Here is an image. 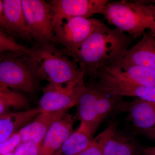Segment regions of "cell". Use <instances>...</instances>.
I'll use <instances>...</instances> for the list:
<instances>
[{"instance_id":"6da1fadb","label":"cell","mask_w":155,"mask_h":155,"mask_svg":"<svg viewBox=\"0 0 155 155\" xmlns=\"http://www.w3.org/2000/svg\"><path fill=\"white\" fill-rule=\"evenodd\" d=\"M134 39L117 28H111L99 21L94 31L70 57L84 77L95 78L99 70L122 59Z\"/></svg>"},{"instance_id":"7a4b0ae2","label":"cell","mask_w":155,"mask_h":155,"mask_svg":"<svg viewBox=\"0 0 155 155\" xmlns=\"http://www.w3.org/2000/svg\"><path fill=\"white\" fill-rule=\"evenodd\" d=\"M31 56L35 72L39 81L63 85L84 82V75L78 65L67 54L53 44L37 45Z\"/></svg>"},{"instance_id":"3957f363","label":"cell","mask_w":155,"mask_h":155,"mask_svg":"<svg viewBox=\"0 0 155 155\" xmlns=\"http://www.w3.org/2000/svg\"><path fill=\"white\" fill-rule=\"evenodd\" d=\"M155 5L140 1L127 0L110 2L105 5L101 14L109 24L134 38L150 30L154 25Z\"/></svg>"},{"instance_id":"277c9868","label":"cell","mask_w":155,"mask_h":155,"mask_svg":"<svg viewBox=\"0 0 155 155\" xmlns=\"http://www.w3.org/2000/svg\"><path fill=\"white\" fill-rule=\"evenodd\" d=\"M31 57L23 53H0V84L18 92L32 94L38 87Z\"/></svg>"},{"instance_id":"5b68a950","label":"cell","mask_w":155,"mask_h":155,"mask_svg":"<svg viewBox=\"0 0 155 155\" xmlns=\"http://www.w3.org/2000/svg\"><path fill=\"white\" fill-rule=\"evenodd\" d=\"M28 31L37 45L58 42L54 26V13L48 2L22 0Z\"/></svg>"},{"instance_id":"8992f818","label":"cell","mask_w":155,"mask_h":155,"mask_svg":"<svg viewBox=\"0 0 155 155\" xmlns=\"http://www.w3.org/2000/svg\"><path fill=\"white\" fill-rule=\"evenodd\" d=\"M99 21L94 18L74 17L54 23L57 41L65 48L64 52L70 57L74 54L92 33Z\"/></svg>"},{"instance_id":"52a82bcc","label":"cell","mask_w":155,"mask_h":155,"mask_svg":"<svg viewBox=\"0 0 155 155\" xmlns=\"http://www.w3.org/2000/svg\"><path fill=\"white\" fill-rule=\"evenodd\" d=\"M84 82L71 83L63 85L49 83L42 89L39 102L41 113L68 110L77 105L81 89Z\"/></svg>"},{"instance_id":"ba28073f","label":"cell","mask_w":155,"mask_h":155,"mask_svg":"<svg viewBox=\"0 0 155 155\" xmlns=\"http://www.w3.org/2000/svg\"><path fill=\"white\" fill-rule=\"evenodd\" d=\"M99 145L103 155H140L142 148L129 136L122 133L114 123L94 139Z\"/></svg>"},{"instance_id":"9c48e42d","label":"cell","mask_w":155,"mask_h":155,"mask_svg":"<svg viewBox=\"0 0 155 155\" xmlns=\"http://www.w3.org/2000/svg\"><path fill=\"white\" fill-rule=\"evenodd\" d=\"M108 0H51L48 2L54 13V24L66 18H89L101 14Z\"/></svg>"},{"instance_id":"30bf717a","label":"cell","mask_w":155,"mask_h":155,"mask_svg":"<svg viewBox=\"0 0 155 155\" xmlns=\"http://www.w3.org/2000/svg\"><path fill=\"white\" fill-rule=\"evenodd\" d=\"M95 78L101 89L116 96L134 97L155 103V87L137 85L111 77L99 71Z\"/></svg>"},{"instance_id":"8fae6325","label":"cell","mask_w":155,"mask_h":155,"mask_svg":"<svg viewBox=\"0 0 155 155\" xmlns=\"http://www.w3.org/2000/svg\"><path fill=\"white\" fill-rule=\"evenodd\" d=\"M74 118L68 113L54 122L43 140L39 155H53L73 132Z\"/></svg>"},{"instance_id":"7c38bea8","label":"cell","mask_w":155,"mask_h":155,"mask_svg":"<svg viewBox=\"0 0 155 155\" xmlns=\"http://www.w3.org/2000/svg\"><path fill=\"white\" fill-rule=\"evenodd\" d=\"M97 87L94 81L81 86L77 105L76 117L91 128L94 134L102 121L98 115L96 105Z\"/></svg>"},{"instance_id":"4fadbf2b","label":"cell","mask_w":155,"mask_h":155,"mask_svg":"<svg viewBox=\"0 0 155 155\" xmlns=\"http://www.w3.org/2000/svg\"><path fill=\"white\" fill-rule=\"evenodd\" d=\"M142 36L116 64L137 65L155 72V38L150 33H143Z\"/></svg>"},{"instance_id":"5bb4252c","label":"cell","mask_w":155,"mask_h":155,"mask_svg":"<svg viewBox=\"0 0 155 155\" xmlns=\"http://www.w3.org/2000/svg\"><path fill=\"white\" fill-rule=\"evenodd\" d=\"M111 77L137 85L155 87V72L137 65L116 64L99 70Z\"/></svg>"},{"instance_id":"9a60e30c","label":"cell","mask_w":155,"mask_h":155,"mask_svg":"<svg viewBox=\"0 0 155 155\" xmlns=\"http://www.w3.org/2000/svg\"><path fill=\"white\" fill-rule=\"evenodd\" d=\"M68 112V110H61L44 112L39 114L32 122L18 131L21 143H41L48 130L54 122Z\"/></svg>"},{"instance_id":"2e32d148","label":"cell","mask_w":155,"mask_h":155,"mask_svg":"<svg viewBox=\"0 0 155 155\" xmlns=\"http://www.w3.org/2000/svg\"><path fill=\"white\" fill-rule=\"evenodd\" d=\"M127 118L140 133L155 126V103L135 98L127 102Z\"/></svg>"},{"instance_id":"e0dca14e","label":"cell","mask_w":155,"mask_h":155,"mask_svg":"<svg viewBox=\"0 0 155 155\" xmlns=\"http://www.w3.org/2000/svg\"><path fill=\"white\" fill-rule=\"evenodd\" d=\"M40 111L37 107L16 113H9L0 119V143L6 141L34 119Z\"/></svg>"},{"instance_id":"ac0fdd59","label":"cell","mask_w":155,"mask_h":155,"mask_svg":"<svg viewBox=\"0 0 155 155\" xmlns=\"http://www.w3.org/2000/svg\"><path fill=\"white\" fill-rule=\"evenodd\" d=\"M4 12L13 33L23 38L31 39L23 11L22 0H3Z\"/></svg>"},{"instance_id":"d6986e66","label":"cell","mask_w":155,"mask_h":155,"mask_svg":"<svg viewBox=\"0 0 155 155\" xmlns=\"http://www.w3.org/2000/svg\"><path fill=\"white\" fill-rule=\"evenodd\" d=\"M94 135L90 126L81 122L78 128L69 136L61 147V155H76L84 150L92 143Z\"/></svg>"},{"instance_id":"ffe728a7","label":"cell","mask_w":155,"mask_h":155,"mask_svg":"<svg viewBox=\"0 0 155 155\" xmlns=\"http://www.w3.org/2000/svg\"><path fill=\"white\" fill-rule=\"evenodd\" d=\"M28 106V99L21 93L9 89L0 93V115L8 113L11 108L21 110Z\"/></svg>"},{"instance_id":"44dd1931","label":"cell","mask_w":155,"mask_h":155,"mask_svg":"<svg viewBox=\"0 0 155 155\" xmlns=\"http://www.w3.org/2000/svg\"><path fill=\"white\" fill-rule=\"evenodd\" d=\"M5 52L23 53L31 56L33 48L20 45L12 38L0 30V53Z\"/></svg>"},{"instance_id":"7402d4cb","label":"cell","mask_w":155,"mask_h":155,"mask_svg":"<svg viewBox=\"0 0 155 155\" xmlns=\"http://www.w3.org/2000/svg\"><path fill=\"white\" fill-rule=\"evenodd\" d=\"M41 143H21L14 151V155H39Z\"/></svg>"},{"instance_id":"603a6c76","label":"cell","mask_w":155,"mask_h":155,"mask_svg":"<svg viewBox=\"0 0 155 155\" xmlns=\"http://www.w3.org/2000/svg\"><path fill=\"white\" fill-rule=\"evenodd\" d=\"M21 143L20 136L17 132L6 141L0 143V155L14 152Z\"/></svg>"},{"instance_id":"cb8c5ba5","label":"cell","mask_w":155,"mask_h":155,"mask_svg":"<svg viewBox=\"0 0 155 155\" xmlns=\"http://www.w3.org/2000/svg\"><path fill=\"white\" fill-rule=\"evenodd\" d=\"M0 29L8 35L14 34L6 19L4 12L3 2L2 0H0Z\"/></svg>"},{"instance_id":"d4e9b609","label":"cell","mask_w":155,"mask_h":155,"mask_svg":"<svg viewBox=\"0 0 155 155\" xmlns=\"http://www.w3.org/2000/svg\"><path fill=\"white\" fill-rule=\"evenodd\" d=\"M76 155H103V154L99 145L94 139L88 147Z\"/></svg>"},{"instance_id":"484cf974","label":"cell","mask_w":155,"mask_h":155,"mask_svg":"<svg viewBox=\"0 0 155 155\" xmlns=\"http://www.w3.org/2000/svg\"><path fill=\"white\" fill-rule=\"evenodd\" d=\"M143 155H155V146L146 147H142V154Z\"/></svg>"},{"instance_id":"4316f807","label":"cell","mask_w":155,"mask_h":155,"mask_svg":"<svg viewBox=\"0 0 155 155\" xmlns=\"http://www.w3.org/2000/svg\"><path fill=\"white\" fill-rule=\"evenodd\" d=\"M150 139L155 140V126L150 130L140 133Z\"/></svg>"},{"instance_id":"83f0119b","label":"cell","mask_w":155,"mask_h":155,"mask_svg":"<svg viewBox=\"0 0 155 155\" xmlns=\"http://www.w3.org/2000/svg\"><path fill=\"white\" fill-rule=\"evenodd\" d=\"M153 2L155 3V1H153ZM154 25L153 26L152 28V29H151L150 30V34L151 35H152L153 37H154L155 38V12L154 15Z\"/></svg>"},{"instance_id":"f1b7e54d","label":"cell","mask_w":155,"mask_h":155,"mask_svg":"<svg viewBox=\"0 0 155 155\" xmlns=\"http://www.w3.org/2000/svg\"><path fill=\"white\" fill-rule=\"evenodd\" d=\"M9 113H6V114H1V115H0V119H1V118H2L3 117H5V116H8V114Z\"/></svg>"},{"instance_id":"f546056e","label":"cell","mask_w":155,"mask_h":155,"mask_svg":"<svg viewBox=\"0 0 155 155\" xmlns=\"http://www.w3.org/2000/svg\"><path fill=\"white\" fill-rule=\"evenodd\" d=\"M3 155H14V152L8 153L6 154Z\"/></svg>"},{"instance_id":"4dcf8cb0","label":"cell","mask_w":155,"mask_h":155,"mask_svg":"<svg viewBox=\"0 0 155 155\" xmlns=\"http://www.w3.org/2000/svg\"><path fill=\"white\" fill-rule=\"evenodd\" d=\"M0 89H7V88L4 87L2 86V85L0 84Z\"/></svg>"},{"instance_id":"1f68e13d","label":"cell","mask_w":155,"mask_h":155,"mask_svg":"<svg viewBox=\"0 0 155 155\" xmlns=\"http://www.w3.org/2000/svg\"><path fill=\"white\" fill-rule=\"evenodd\" d=\"M8 89H0V93L2 91L6 90Z\"/></svg>"},{"instance_id":"d6a6232c","label":"cell","mask_w":155,"mask_h":155,"mask_svg":"<svg viewBox=\"0 0 155 155\" xmlns=\"http://www.w3.org/2000/svg\"><path fill=\"white\" fill-rule=\"evenodd\" d=\"M57 155H59V154H58Z\"/></svg>"}]
</instances>
